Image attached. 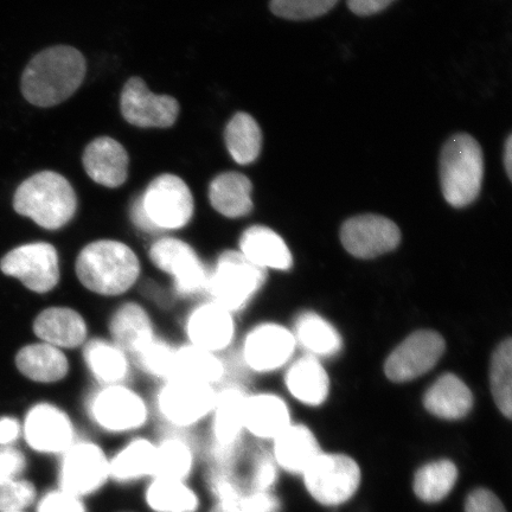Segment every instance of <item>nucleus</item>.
<instances>
[{
    "instance_id": "f257e3e1",
    "label": "nucleus",
    "mask_w": 512,
    "mask_h": 512,
    "mask_svg": "<svg viewBox=\"0 0 512 512\" xmlns=\"http://www.w3.org/2000/svg\"><path fill=\"white\" fill-rule=\"evenodd\" d=\"M73 270L78 284L92 296L125 299L143 283L144 261L124 239L95 238L78 249Z\"/></svg>"
},
{
    "instance_id": "f03ea898",
    "label": "nucleus",
    "mask_w": 512,
    "mask_h": 512,
    "mask_svg": "<svg viewBox=\"0 0 512 512\" xmlns=\"http://www.w3.org/2000/svg\"><path fill=\"white\" fill-rule=\"evenodd\" d=\"M194 215L195 200L188 184L171 174L153 179L130 207L133 227L150 239L178 235L190 226Z\"/></svg>"
},
{
    "instance_id": "7ed1b4c3",
    "label": "nucleus",
    "mask_w": 512,
    "mask_h": 512,
    "mask_svg": "<svg viewBox=\"0 0 512 512\" xmlns=\"http://www.w3.org/2000/svg\"><path fill=\"white\" fill-rule=\"evenodd\" d=\"M86 70L85 57L78 49L56 46L43 50L24 69L23 96L37 107L60 105L78 91Z\"/></svg>"
},
{
    "instance_id": "20e7f679",
    "label": "nucleus",
    "mask_w": 512,
    "mask_h": 512,
    "mask_svg": "<svg viewBox=\"0 0 512 512\" xmlns=\"http://www.w3.org/2000/svg\"><path fill=\"white\" fill-rule=\"evenodd\" d=\"M146 260L168 280L169 290L176 300L196 302L206 297L209 261L189 240L179 235L150 239Z\"/></svg>"
},
{
    "instance_id": "39448f33",
    "label": "nucleus",
    "mask_w": 512,
    "mask_h": 512,
    "mask_svg": "<svg viewBox=\"0 0 512 512\" xmlns=\"http://www.w3.org/2000/svg\"><path fill=\"white\" fill-rule=\"evenodd\" d=\"M78 208V195L73 185L54 171L38 172L25 179L14 196L16 213L28 217L48 232H59L68 227Z\"/></svg>"
},
{
    "instance_id": "423d86ee",
    "label": "nucleus",
    "mask_w": 512,
    "mask_h": 512,
    "mask_svg": "<svg viewBox=\"0 0 512 512\" xmlns=\"http://www.w3.org/2000/svg\"><path fill=\"white\" fill-rule=\"evenodd\" d=\"M267 272L247 260L238 249H223L209 261L206 298L239 315L258 296Z\"/></svg>"
},
{
    "instance_id": "0eeeda50",
    "label": "nucleus",
    "mask_w": 512,
    "mask_h": 512,
    "mask_svg": "<svg viewBox=\"0 0 512 512\" xmlns=\"http://www.w3.org/2000/svg\"><path fill=\"white\" fill-rule=\"evenodd\" d=\"M482 149L469 134H457L445 144L440 156L441 190L448 204L464 208L477 200L482 190Z\"/></svg>"
},
{
    "instance_id": "6e6552de",
    "label": "nucleus",
    "mask_w": 512,
    "mask_h": 512,
    "mask_svg": "<svg viewBox=\"0 0 512 512\" xmlns=\"http://www.w3.org/2000/svg\"><path fill=\"white\" fill-rule=\"evenodd\" d=\"M85 408L93 424L111 434L142 430L151 415L149 402L132 384L95 386L87 395Z\"/></svg>"
},
{
    "instance_id": "1a4fd4ad",
    "label": "nucleus",
    "mask_w": 512,
    "mask_h": 512,
    "mask_svg": "<svg viewBox=\"0 0 512 512\" xmlns=\"http://www.w3.org/2000/svg\"><path fill=\"white\" fill-rule=\"evenodd\" d=\"M216 389L197 381L170 379L158 383L153 406L159 418L172 430H188L209 419Z\"/></svg>"
},
{
    "instance_id": "9d476101",
    "label": "nucleus",
    "mask_w": 512,
    "mask_h": 512,
    "mask_svg": "<svg viewBox=\"0 0 512 512\" xmlns=\"http://www.w3.org/2000/svg\"><path fill=\"white\" fill-rule=\"evenodd\" d=\"M0 270L36 294H48L61 284L62 262L59 249L48 241L18 246L0 261Z\"/></svg>"
},
{
    "instance_id": "9b49d317",
    "label": "nucleus",
    "mask_w": 512,
    "mask_h": 512,
    "mask_svg": "<svg viewBox=\"0 0 512 512\" xmlns=\"http://www.w3.org/2000/svg\"><path fill=\"white\" fill-rule=\"evenodd\" d=\"M220 304L209 298L196 300L182 322L184 343L224 356L232 350L236 339V319Z\"/></svg>"
},
{
    "instance_id": "f8f14e48",
    "label": "nucleus",
    "mask_w": 512,
    "mask_h": 512,
    "mask_svg": "<svg viewBox=\"0 0 512 512\" xmlns=\"http://www.w3.org/2000/svg\"><path fill=\"white\" fill-rule=\"evenodd\" d=\"M110 458L93 441L76 439L61 454L60 489L80 498L98 492L110 479Z\"/></svg>"
},
{
    "instance_id": "ddd939ff",
    "label": "nucleus",
    "mask_w": 512,
    "mask_h": 512,
    "mask_svg": "<svg viewBox=\"0 0 512 512\" xmlns=\"http://www.w3.org/2000/svg\"><path fill=\"white\" fill-rule=\"evenodd\" d=\"M307 491L317 502L338 505L349 501L361 483V470L344 454L320 453L304 472Z\"/></svg>"
},
{
    "instance_id": "4468645a",
    "label": "nucleus",
    "mask_w": 512,
    "mask_h": 512,
    "mask_svg": "<svg viewBox=\"0 0 512 512\" xmlns=\"http://www.w3.org/2000/svg\"><path fill=\"white\" fill-rule=\"evenodd\" d=\"M296 339L279 324L262 323L249 330L239 348V364L245 373L266 374L290 360Z\"/></svg>"
},
{
    "instance_id": "2eb2a0df",
    "label": "nucleus",
    "mask_w": 512,
    "mask_h": 512,
    "mask_svg": "<svg viewBox=\"0 0 512 512\" xmlns=\"http://www.w3.org/2000/svg\"><path fill=\"white\" fill-rule=\"evenodd\" d=\"M23 433L32 450L60 456L78 439L72 416L51 402L36 403L29 409Z\"/></svg>"
},
{
    "instance_id": "dca6fc26",
    "label": "nucleus",
    "mask_w": 512,
    "mask_h": 512,
    "mask_svg": "<svg viewBox=\"0 0 512 512\" xmlns=\"http://www.w3.org/2000/svg\"><path fill=\"white\" fill-rule=\"evenodd\" d=\"M444 351V338L438 332H414L390 354L384 371L390 381H412L428 373L438 363Z\"/></svg>"
},
{
    "instance_id": "f3484780",
    "label": "nucleus",
    "mask_w": 512,
    "mask_h": 512,
    "mask_svg": "<svg viewBox=\"0 0 512 512\" xmlns=\"http://www.w3.org/2000/svg\"><path fill=\"white\" fill-rule=\"evenodd\" d=\"M120 107L127 123L142 128L171 127L179 114V104L175 98L151 93L140 78H132L125 83Z\"/></svg>"
},
{
    "instance_id": "a211bd4d",
    "label": "nucleus",
    "mask_w": 512,
    "mask_h": 512,
    "mask_svg": "<svg viewBox=\"0 0 512 512\" xmlns=\"http://www.w3.org/2000/svg\"><path fill=\"white\" fill-rule=\"evenodd\" d=\"M248 390L240 380H228L216 389L213 411L209 416L211 445L238 447L245 434V412Z\"/></svg>"
},
{
    "instance_id": "6ab92c4d",
    "label": "nucleus",
    "mask_w": 512,
    "mask_h": 512,
    "mask_svg": "<svg viewBox=\"0 0 512 512\" xmlns=\"http://www.w3.org/2000/svg\"><path fill=\"white\" fill-rule=\"evenodd\" d=\"M401 233L393 221L379 215L352 217L343 224L341 241L347 251L360 259H373L398 247Z\"/></svg>"
},
{
    "instance_id": "aec40b11",
    "label": "nucleus",
    "mask_w": 512,
    "mask_h": 512,
    "mask_svg": "<svg viewBox=\"0 0 512 512\" xmlns=\"http://www.w3.org/2000/svg\"><path fill=\"white\" fill-rule=\"evenodd\" d=\"M159 335L149 307L136 299L121 300L107 320V337L131 358Z\"/></svg>"
},
{
    "instance_id": "412c9836",
    "label": "nucleus",
    "mask_w": 512,
    "mask_h": 512,
    "mask_svg": "<svg viewBox=\"0 0 512 512\" xmlns=\"http://www.w3.org/2000/svg\"><path fill=\"white\" fill-rule=\"evenodd\" d=\"M38 341L63 351L81 350L91 338V326L81 311L70 305H54L42 310L32 324Z\"/></svg>"
},
{
    "instance_id": "4be33fe9",
    "label": "nucleus",
    "mask_w": 512,
    "mask_h": 512,
    "mask_svg": "<svg viewBox=\"0 0 512 512\" xmlns=\"http://www.w3.org/2000/svg\"><path fill=\"white\" fill-rule=\"evenodd\" d=\"M83 366L95 386L132 384L131 357L107 336H91L80 350Z\"/></svg>"
},
{
    "instance_id": "5701e85b",
    "label": "nucleus",
    "mask_w": 512,
    "mask_h": 512,
    "mask_svg": "<svg viewBox=\"0 0 512 512\" xmlns=\"http://www.w3.org/2000/svg\"><path fill=\"white\" fill-rule=\"evenodd\" d=\"M83 168L96 184L108 189L124 185L128 177V158L125 147L108 137L93 140L83 153Z\"/></svg>"
},
{
    "instance_id": "b1692460",
    "label": "nucleus",
    "mask_w": 512,
    "mask_h": 512,
    "mask_svg": "<svg viewBox=\"0 0 512 512\" xmlns=\"http://www.w3.org/2000/svg\"><path fill=\"white\" fill-rule=\"evenodd\" d=\"M236 249L252 264L266 272L288 271L293 264L290 248L284 239L270 227L260 224L243 230Z\"/></svg>"
},
{
    "instance_id": "393cba45",
    "label": "nucleus",
    "mask_w": 512,
    "mask_h": 512,
    "mask_svg": "<svg viewBox=\"0 0 512 512\" xmlns=\"http://www.w3.org/2000/svg\"><path fill=\"white\" fill-rule=\"evenodd\" d=\"M15 362L19 373L42 384L60 383L72 371L68 352L44 342L25 345L17 352Z\"/></svg>"
},
{
    "instance_id": "a878e982",
    "label": "nucleus",
    "mask_w": 512,
    "mask_h": 512,
    "mask_svg": "<svg viewBox=\"0 0 512 512\" xmlns=\"http://www.w3.org/2000/svg\"><path fill=\"white\" fill-rule=\"evenodd\" d=\"M226 357L192 347L188 343L176 345L171 379H187L209 384L215 388L232 380Z\"/></svg>"
},
{
    "instance_id": "bb28decb",
    "label": "nucleus",
    "mask_w": 512,
    "mask_h": 512,
    "mask_svg": "<svg viewBox=\"0 0 512 512\" xmlns=\"http://www.w3.org/2000/svg\"><path fill=\"white\" fill-rule=\"evenodd\" d=\"M253 184L239 172H223L209 185L208 197L211 208L228 220H239L254 209Z\"/></svg>"
},
{
    "instance_id": "cd10ccee",
    "label": "nucleus",
    "mask_w": 512,
    "mask_h": 512,
    "mask_svg": "<svg viewBox=\"0 0 512 512\" xmlns=\"http://www.w3.org/2000/svg\"><path fill=\"white\" fill-rule=\"evenodd\" d=\"M291 425L285 401L270 393L249 394L245 430L259 439H275Z\"/></svg>"
},
{
    "instance_id": "c85d7f7f",
    "label": "nucleus",
    "mask_w": 512,
    "mask_h": 512,
    "mask_svg": "<svg viewBox=\"0 0 512 512\" xmlns=\"http://www.w3.org/2000/svg\"><path fill=\"white\" fill-rule=\"evenodd\" d=\"M322 453L318 441L309 428L290 425L274 439L273 458L275 464L296 475H304L315 459Z\"/></svg>"
},
{
    "instance_id": "c756f323",
    "label": "nucleus",
    "mask_w": 512,
    "mask_h": 512,
    "mask_svg": "<svg viewBox=\"0 0 512 512\" xmlns=\"http://www.w3.org/2000/svg\"><path fill=\"white\" fill-rule=\"evenodd\" d=\"M424 405L428 412L446 420H458L470 413L473 396L469 387L456 375L440 376L428 388Z\"/></svg>"
},
{
    "instance_id": "7c9ffc66",
    "label": "nucleus",
    "mask_w": 512,
    "mask_h": 512,
    "mask_svg": "<svg viewBox=\"0 0 512 512\" xmlns=\"http://www.w3.org/2000/svg\"><path fill=\"white\" fill-rule=\"evenodd\" d=\"M286 386L294 398L309 406H319L328 398L329 377L312 355L299 358L286 374Z\"/></svg>"
},
{
    "instance_id": "2f4dec72",
    "label": "nucleus",
    "mask_w": 512,
    "mask_h": 512,
    "mask_svg": "<svg viewBox=\"0 0 512 512\" xmlns=\"http://www.w3.org/2000/svg\"><path fill=\"white\" fill-rule=\"evenodd\" d=\"M195 464L194 446L182 431L172 430L156 444L152 478L187 479Z\"/></svg>"
},
{
    "instance_id": "473e14b6",
    "label": "nucleus",
    "mask_w": 512,
    "mask_h": 512,
    "mask_svg": "<svg viewBox=\"0 0 512 512\" xmlns=\"http://www.w3.org/2000/svg\"><path fill=\"white\" fill-rule=\"evenodd\" d=\"M155 458L156 443L143 437L134 438L110 459V476L119 483L152 477Z\"/></svg>"
},
{
    "instance_id": "72a5a7b5",
    "label": "nucleus",
    "mask_w": 512,
    "mask_h": 512,
    "mask_svg": "<svg viewBox=\"0 0 512 512\" xmlns=\"http://www.w3.org/2000/svg\"><path fill=\"white\" fill-rule=\"evenodd\" d=\"M153 512H196L200 499L184 480L153 478L145 492Z\"/></svg>"
},
{
    "instance_id": "f704fd0d",
    "label": "nucleus",
    "mask_w": 512,
    "mask_h": 512,
    "mask_svg": "<svg viewBox=\"0 0 512 512\" xmlns=\"http://www.w3.org/2000/svg\"><path fill=\"white\" fill-rule=\"evenodd\" d=\"M294 339L302 344L310 354L316 356H334L342 349V338L328 320L307 312L299 316L294 328Z\"/></svg>"
},
{
    "instance_id": "c9c22d12",
    "label": "nucleus",
    "mask_w": 512,
    "mask_h": 512,
    "mask_svg": "<svg viewBox=\"0 0 512 512\" xmlns=\"http://www.w3.org/2000/svg\"><path fill=\"white\" fill-rule=\"evenodd\" d=\"M224 139L230 156L240 165L258 159L262 146V133L256 120L248 113H236L229 121Z\"/></svg>"
},
{
    "instance_id": "e433bc0d",
    "label": "nucleus",
    "mask_w": 512,
    "mask_h": 512,
    "mask_svg": "<svg viewBox=\"0 0 512 512\" xmlns=\"http://www.w3.org/2000/svg\"><path fill=\"white\" fill-rule=\"evenodd\" d=\"M458 478L456 465L448 460L427 464L416 472L414 491L421 501L435 503L450 494Z\"/></svg>"
},
{
    "instance_id": "4c0bfd02",
    "label": "nucleus",
    "mask_w": 512,
    "mask_h": 512,
    "mask_svg": "<svg viewBox=\"0 0 512 512\" xmlns=\"http://www.w3.org/2000/svg\"><path fill=\"white\" fill-rule=\"evenodd\" d=\"M512 342L507 339L499 344L492 356L490 384L492 396L499 411L508 419L512 414Z\"/></svg>"
},
{
    "instance_id": "58836bf2",
    "label": "nucleus",
    "mask_w": 512,
    "mask_h": 512,
    "mask_svg": "<svg viewBox=\"0 0 512 512\" xmlns=\"http://www.w3.org/2000/svg\"><path fill=\"white\" fill-rule=\"evenodd\" d=\"M338 0H271L270 8L275 16L290 21H306L328 14Z\"/></svg>"
},
{
    "instance_id": "ea45409f",
    "label": "nucleus",
    "mask_w": 512,
    "mask_h": 512,
    "mask_svg": "<svg viewBox=\"0 0 512 512\" xmlns=\"http://www.w3.org/2000/svg\"><path fill=\"white\" fill-rule=\"evenodd\" d=\"M36 489L29 480L0 482V512L24 511L36 499Z\"/></svg>"
},
{
    "instance_id": "a19ab883",
    "label": "nucleus",
    "mask_w": 512,
    "mask_h": 512,
    "mask_svg": "<svg viewBox=\"0 0 512 512\" xmlns=\"http://www.w3.org/2000/svg\"><path fill=\"white\" fill-rule=\"evenodd\" d=\"M280 503L270 492H254L232 501L216 502L210 512H277Z\"/></svg>"
},
{
    "instance_id": "79ce46f5",
    "label": "nucleus",
    "mask_w": 512,
    "mask_h": 512,
    "mask_svg": "<svg viewBox=\"0 0 512 512\" xmlns=\"http://www.w3.org/2000/svg\"><path fill=\"white\" fill-rule=\"evenodd\" d=\"M37 512H87V509L82 498L60 489L43 496Z\"/></svg>"
},
{
    "instance_id": "37998d69",
    "label": "nucleus",
    "mask_w": 512,
    "mask_h": 512,
    "mask_svg": "<svg viewBox=\"0 0 512 512\" xmlns=\"http://www.w3.org/2000/svg\"><path fill=\"white\" fill-rule=\"evenodd\" d=\"M27 469V458L15 446H0V482L21 478Z\"/></svg>"
},
{
    "instance_id": "c03bdc74",
    "label": "nucleus",
    "mask_w": 512,
    "mask_h": 512,
    "mask_svg": "<svg viewBox=\"0 0 512 512\" xmlns=\"http://www.w3.org/2000/svg\"><path fill=\"white\" fill-rule=\"evenodd\" d=\"M466 512H507L499 498L491 491L478 489L467 497Z\"/></svg>"
},
{
    "instance_id": "a18cd8bd",
    "label": "nucleus",
    "mask_w": 512,
    "mask_h": 512,
    "mask_svg": "<svg viewBox=\"0 0 512 512\" xmlns=\"http://www.w3.org/2000/svg\"><path fill=\"white\" fill-rule=\"evenodd\" d=\"M349 9L357 16H373L386 10L395 0H347Z\"/></svg>"
},
{
    "instance_id": "49530a36",
    "label": "nucleus",
    "mask_w": 512,
    "mask_h": 512,
    "mask_svg": "<svg viewBox=\"0 0 512 512\" xmlns=\"http://www.w3.org/2000/svg\"><path fill=\"white\" fill-rule=\"evenodd\" d=\"M22 426L15 418H0V446H9L21 437Z\"/></svg>"
},
{
    "instance_id": "de8ad7c7",
    "label": "nucleus",
    "mask_w": 512,
    "mask_h": 512,
    "mask_svg": "<svg viewBox=\"0 0 512 512\" xmlns=\"http://www.w3.org/2000/svg\"><path fill=\"white\" fill-rule=\"evenodd\" d=\"M504 166L508 177L512 178V137L509 136L504 147Z\"/></svg>"
},
{
    "instance_id": "09e8293b",
    "label": "nucleus",
    "mask_w": 512,
    "mask_h": 512,
    "mask_svg": "<svg viewBox=\"0 0 512 512\" xmlns=\"http://www.w3.org/2000/svg\"><path fill=\"white\" fill-rule=\"evenodd\" d=\"M17 512H24V511H17Z\"/></svg>"
}]
</instances>
